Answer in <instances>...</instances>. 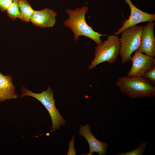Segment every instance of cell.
<instances>
[{
    "mask_svg": "<svg viewBox=\"0 0 155 155\" xmlns=\"http://www.w3.org/2000/svg\"><path fill=\"white\" fill-rule=\"evenodd\" d=\"M18 97L11 76L4 75L0 72V102L16 99Z\"/></svg>",
    "mask_w": 155,
    "mask_h": 155,
    "instance_id": "11",
    "label": "cell"
},
{
    "mask_svg": "<svg viewBox=\"0 0 155 155\" xmlns=\"http://www.w3.org/2000/svg\"><path fill=\"white\" fill-rule=\"evenodd\" d=\"M57 13L53 10L45 8L35 11L30 20L33 24L42 28L53 27L56 22Z\"/></svg>",
    "mask_w": 155,
    "mask_h": 155,
    "instance_id": "10",
    "label": "cell"
},
{
    "mask_svg": "<svg viewBox=\"0 0 155 155\" xmlns=\"http://www.w3.org/2000/svg\"><path fill=\"white\" fill-rule=\"evenodd\" d=\"M116 84L120 91L132 98H150L155 96V86L142 77L119 78Z\"/></svg>",
    "mask_w": 155,
    "mask_h": 155,
    "instance_id": "2",
    "label": "cell"
},
{
    "mask_svg": "<svg viewBox=\"0 0 155 155\" xmlns=\"http://www.w3.org/2000/svg\"><path fill=\"white\" fill-rule=\"evenodd\" d=\"M148 141H145L142 143L135 149L131 151L117 154V155H142L146 148Z\"/></svg>",
    "mask_w": 155,
    "mask_h": 155,
    "instance_id": "14",
    "label": "cell"
},
{
    "mask_svg": "<svg viewBox=\"0 0 155 155\" xmlns=\"http://www.w3.org/2000/svg\"><path fill=\"white\" fill-rule=\"evenodd\" d=\"M142 27V26L136 25L127 28L121 33L119 55L122 64L131 60L132 54L138 50Z\"/></svg>",
    "mask_w": 155,
    "mask_h": 155,
    "instance_id": "5",
    "label": "cell"
},
{
    "mask_svg": "<svg viewBox=\"0 0 155 155\" xmlns=\"http://www.w3.org/2000/svg\"><path fill=\"white\" fill-rule=\"evenodd\" d=\"M120 48V39L118 35L108 36L102 43L95 47V57L88 68L91 69L98 64L105 62L113 64L117 59Z\"/></svg>",
    "mask_w": 155,
    "mask_h": 155,
    "instance_id": "4",
    "label": "cell"
},
{
    "mask_svg": "<svg viewBox=\"0 0 155 155\" xmlns=\"http://www.w3.org/2000/svg\"><path fill=\"white\" fill-rule=\"evenodd\" d=\"M29 96L36 99L44 106L50 115L52 122L51 132H54L60 129L61 125H63L65 121L56 108L55 100L53 98V91L51 87L48 86L47 89L40 93L32 92L24 87L21 88L20 98Z\"/></svg>",
    "mask_w": 155,
    "mask_h": 155,
    "instance_id": "3",
    "label": "cell"
},
{
    "mask_svg": "<svg viewBox=\"0 0 155 155\" xmlns=\"http://www.w3.org/2000/svg\"><path fill=\"white\" fill-rule=\"evenodd\" d=\"M7 11V16L12 20H14L18 18H20V14L18 0H13Z\"/></svg>",
    "mask_w": 155,
    "mask_h": 155,
    "instance_id": "13",
    "label": "cell"
},
{
    "mask_svg": "<svg viewBox=\"0 0 155 155\" xmlns=\"http://www.w3.org/2000/svg\"><path fill=\"white\" fill-rule=\"evenodd\" d=\"M155 23L148 22L143 26L140 42L138 51L152 57L155 56V38L154 27Z\"/></svg>",
    "mask_w": 155,
    "mask_h": 155,
    "instance_id": "8",
    "label": "cell"
},
{
    "mask_svg": "<svg viewBox=\"0 0 155 155\" xmlns=\"http://www.w3.org/2000/svg\"><path fill=\"white\" fill-rule=\"evenodd\" d=\"M132 62L131 67L127 73V76L142 77L148 71L155 66V59L144 55L138 50L131 59Z\"/></svg>",
    "mask_w": 155,
    "mask_h": 155,
    "instance_id": "6",
    "label": "cell"
},
{
    "mask_svg": "<svg viewBox=\"0 0 155 155\" xmlns=\"http://www.w3.org/2000/svg\"><path fill=\"white\" fill-rule=\"evenodd\" d=\"M74 138L73 137L69 144V148L67 155H76V151L75 150L74 145Z\"/></svg>",
    "mask_w": 155,
    "mask_h": 155,
    "instance_id": "17",
    "label": "cell"
},
{
    "mask_svg": "<svg viewBox=\"0 0 155 155\" xmlns=\"http://www.w3.org/2000/svg\"><path fill=\"white\" fill-rule=\"evenodd\" d=\"M79 134L83 136L87 141L89 147L90 152L87 155H91L94 152L99 155L106 154L108 144L97 139L93 135L90 130V126L87 124L80 126Z\"/></svg>",
    "mask_w": 155,
    "mask_h": 155,
    "instance_id": "9",
    "label": "cell"
},
{
    "mask_svg": "<svg viewBox=\"0 0 155 155\" xmlns=\"http://www.w3.org/2000/svg\"><path fill=\"white\" fill-rule=\"evenodd\" d=\"M123 0L130 7V14L128 19L123 20L121 26L114 33V35H118L125 30L139 23L155 20V13L150 14L140 10L133 4L131 0Z\"/></svg>",
    "mask_w": 155,
    "mask_h": 155,
    "instance_id": "7",
    "label": "cell"
},
{
    "mask_svg": "<svg viewBox=\"0 0 155 155\" xmlns=\"http://www.w3.org/2000/svg\"><path fill=\"white\" fill-rule=\"evenodd\" d=\"M20 11V19L26 22H30L35 10H34L28 0H18Z\"/></svg>",
    "mask_w": 155,
    "mask_h": 155,
    "instance_id": "12",
    "label": "cell"
},
{
    "mask_svg": "<svg viewBox=\"0 0 155 155\" xmlns=\"http://www.w3.org/2000/svg\"><path fill=\"white\" fill-rule=\"evenodd\" d=\"M13 0H0V9L2 12L7 11Z\"/></svg>",
    "mask_w": 155,
    "mask_h": 155,
    "instance_id": "16",
    "label": "cell"
},
{
    "mask_svg": "<svg viewBox=\"0 0 155 155\" xmlns=\"http://www.w3.org/2000/svg\"><path fill=\"white\" fill-rule=\"evenodd\" d=\"M88 9V7L85 6L73 10L70 9H66L65 11L69 16V18L64 21L65 26L71 30L75 41L78 40L79 36H83L91 39L97 45L101 44L102 42L100 37L107 35L95 32L88 25L85 20V15Z\"/></svg>",
    "mask_w": 155,
    "mask_h": 155,
    "instance_id": "1",
    "label": "cell"
},
{
    "mask_svg": "<svg viewBox=\"0 0 155 155\" xmlns=\"http://www.w3.org/2000/svg\"><path fill=\"white\" fill-rule=\"evenodd\" d=\"M143 77L148 80L153 85L155 86V66L147 71Z\"/></svg>",
    "mask_w": 155,
    "mask_h": 155,
    "instance_id": "15",
    "label": "cell"
}]
</instances>
